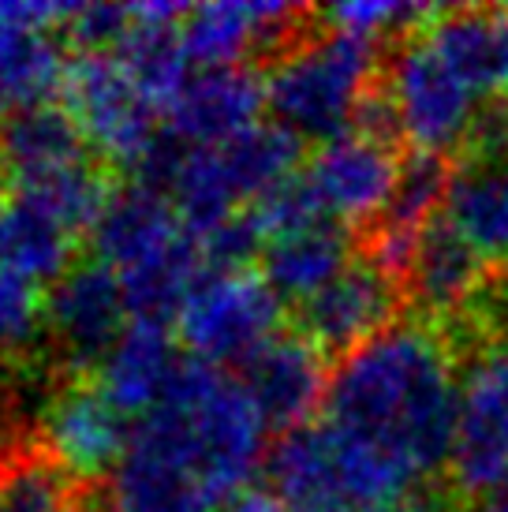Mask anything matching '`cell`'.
Returning a JSON list of instances; mask_svg holds the SVG:
<instances>
[{
  "label": "cell",
  "mask_w": 508,
  "mask_h": 512,
  "mask_svg": "<svg viewBox=\"0 0 508 512\" xmlns=\"http://www.w3.org/2000/svg\"><path fill=\"white\" fill-rule=\"evenodd\" d=\"M449 337L423 318L393 329L340 359L329 378L325 427L374 449L426 483L449 468L460 419V378Z\"/></svg>",
  "instance_id": "6da1fadb"
},
{
  "label": "cell",
  "mask_w": 508,
  "mask_h": 512,
  "mask_svg": "<svg viewBox=\"0 0 508 512\" xmlns=\"http://www.w3.org/2000/svg\"><path fill=\"white\" fill-rule=\"evenodd\" d=\"M381 68L378 45L322 23L266 68V109L296 139L325 146L352 135L355 109L381 79Z\"/></svg>",
  "instance_id": "7a4b0ae2"
},
{
  "label": "cell",
  "mask_w": 508,
  "mask_h": 512,
  "mask_svg": "<svg viewBox=\"0 0 508 512\" xmlns=\"http://www.w3.org/2000/svg\"><path fill=\"white\" fill-rule=\"evenodd\" d=\"M161 404L184 419L191 460L213 505L251 486L254 468L266 464V423L240 382L202 359L184 356Z\"/></svg>",
  "instance_id": "3957f363"
},
{
  "label": "cell",
  "mask_w": 508,
  "mask_h": 512,
  "mask_svg": "<svg viewBox=\"0 0 508 512\" xmlns=\"http://www.w3.org/2000/svg\"><path fill=\"white\" fill-rule=\"evenodd\" d=\"M381 79L396 101L400 128L411 150L456 161L464 157L479 128V98L430 49L423 30H411L389 45Z\"/></svg>",
  "instance_id": "277c9868"
},
{
  "label": "cell",
  "mask_w": 508,
  "mask_h": 512,
  "mask_svg": "<svg viewBox=\"0 0 508 512\" xmlns=\"http://www.w3.org/2000/svg\"><path fill=\"white\" fill-rule=\"evenodd\" d=\"M281 296L262 273H210L187 296L176 318L187 356L210 367H247L273 337H281Z\"/></svg>",
  "instance_id": "5b68a950"
},
{
  "label": "cell",
  "mask_w": 508,
  "mask_h": 512,
  "mask_svg": "<svg viewBox=\"0 0 508 512\" xmlns=\"http://www.w3.org/2000/svg\"><path fill=\"white\" fill-rule=\"evenodd\" d=\"M60 94L75 128L83 131L86 146L109 172L135 169L146 146L161 131L157 128L161 109L109 53H79L68 60Z\"/></svg>",
  "instance_id": "8992f818"
},
{
  "label": "cell",
  "mask_w": 508,
  "mask_h": 512,
  "mask_svg": "<svg viewBox=\"0 0 508 512\" xmlns=\"http://www.w3.org/2000/svg\"><path fill=\"white\" fill-rule=\"evenodd\" d=\"M508 483V341H486L467 356L460 419L449 460L456 498H490Z\"/></svg>",
  "instance_id": "52a82bcc"
},
{
  "label": "cell",
  "mask_w": 508,
  "mask_h": 512,
  "mask_svg": "<svg viewBox=\"0 0 508 512\" xmlns=\"http://www.w3.org/2000/svg\"><path fill=\"white\" fill-rule=\"evenodd\" d=\"M109 479L113 512H217L191 460L184 419L165 404L131 427L127 453Z\"/></svg>",
  "instance_id": "ba28073f"
},
{
  "label": "cell",
  "mask_w": 508,
  "mask_h": 512,
  "mask_svg": "<svg viewBox=\"0 0 508 512\" xmlns=\"http://www.w3.org/2000/svg\"><path fill=\"white\" fill-rule=\"evenodd\" d=\"M42 311L45 352L64 378L101 367V359L124 337V322L131 318L120 277L98 258L75 262L57 285H49Z\"/></svg>",
  "instance_id": "9c48e42d"
},
{
  "label": "cell",
  "mask_w": 508,
  "mask_h": 512,
  "mask_svg": "<svg viewBox=\"0 0 508 512\" xmlns=\"http://www.w3.org/2000/svg\"><path fill=\"white\" fill-rule=\"evenodd\" d=\"M131 427L124 412L105 397L98 378L68 374L53 385L38 419V445L83 486L113 475L124 460Z\"/></svg>",
  "instance_id": "30bf717a"
},
{
  "label": "cell",
  "mask_w": 508,
  "mask_h": 512,
  "mask_svg": "<svg viewBox=\"0 0 508 512\" xmlns=\"http://www.w3.org/2000/svg\"><path fill=\"white\" fill-rule=\"evenodd\" d=\"M400 311H404V288L359 258L333 285L299 303L296 333L325 359H348L385 329H393Z\"/></svg>",
  "instance_id": "8fae6325"
},
{
  "label": "cell",
  "mask_w": 508,
  "mask_h": 512,
  "mask_svg": "<svg viewBox=\"0 0 508 512\" xmlns=\"http://www.w3.org/2000/svg\"><path fill=\"white\" fill-rule=\"evenodd\" d=\"M400 169H404V154L396 146L374 143L352 131L314 150L307 180L325 214L340 221L352 236H359L393 206Z\"/></svg>",
  "instance_id": "7c38bea8"
},
{
  "label": "cell",
  "mask_w": 508,
  "mask_h": 512,
  "mask_svg": "<svg viewBox=\"0 0 508 512\" xmlns=\"http://www.w3.org/2000/svg\"><path fill=\"white\" fill-rule=\"evenodd\" d=\"M329 359L299 333H281L240 370V385L266 430L288 434L311 423L329 397Z\"/></svg>",
  "instance_id": "4fadbf2b"
},
{
  "label": "cell",
  "mask_w": 508,
  "mask_h": 512,
  "mask_svg": "<svg viewBox=\"0 0 508 512\" xmlns=\"http://www.w3.org/2000/svg\"><path fill=\"white\" fill-rule=\"evenodd\" d=\"M490 277L494 273L482 262V255L452 228V221L441 210L419 243V255H415L411 277L404 285V299L419 307L423 322L449 329L471 314V307L490 285Z\"/></svg>",
  "instance_id": "5bb4252c"
},
{
  "label": "cell",
  "mask_w": 508,
  "mask_h": 512,
  "mask_svg": "<svg viewBox=\"0 0 508 512\" xmlns=\"http://www.w3.org/2000/svg\"><path fill=\"white\" fill-rule=\"evenodd\" d=\"M266 109V75L254 68H198L176 90V98L161 109L165 128L176 131L191 146H217L232 135L262 124Z\"/></svg>",
  "instance_id": "9a60e30c"
},
{
  "label": "cell",
  "mask_w": 508,
  "mask_h": 512,
  "mask_svg": "<svg viewBox=\"0 0 508 512\" xmlns=\"http://www.w3.org/2000/svg\"><path fill=\"white\" fill-rule=\"evenodd\" d=\"M423 34L475 98H508V8H438Z\"/></svg>",
  "instance_id": "2e32d148"
},
{
  "label": "cell",
  "mask_w": 508,
  "mask_h": 512,
  "mask_svg": "<svg viewBox=\"0 0 508 512\" xmlns=\"http://www.w3.org/2000/svg\"><path fill=\"white\" fill-rule=\"evenodd\" d=\"M184 232L187 228L169 195L124 180V184L113 187L98 225L90 228V247H94L98 262L124 273L146 262V258L169 251Z\"/></svg>",
  "instance_id": "e0dca14e"
},
{
  "label": "cell",
  "mask_w": 508,
  "mask_h": 512,
  "mask_svg": "<svg viewBox=\"0 0 508 512\" xmlns=\"http://www.w3.org/2000/svg\"><path fill=\"white\" fill-rule=\"evenodd\" d=\"M176 341L157 322H131L113 352L101 359L98 385L124 415H150L165 400L176 367Z\"/></svg>",
  "instance_id": "ac0fdd59"
},
{
  "label": "cell",
  "mask_w": 508,
  "mask_h": 512,
  "mask_svg": "<svg viewBox=\"0 0 508 512\" xmlns=\"http://www.w3.org/2000/svg\"><path fill=\"white\" fill-rule=\"evenodd\" d=\"M352 251L355 240L348 228L340 221H318V225L296 228L288 236L269 240L258 266L277 296L307 303L352 266Z\"/></svg>",
  "instance_id": "d6986e66"
},
{
  "label": "cell",
  "mask_w": 508,
  "mask_h": 512,
  "mask_svg": "<svg viewBox=\"0 0 508 512\" xmlns=\"http://www.w3.org/2000/svg\"><path fill=\"white\" fill-rule=\"evenodd\" d=\"M68 60L49 30H30L15 0L0 4V116L49 105L64 86Z\"/></svg>",
  "instance_id": "ffe728a7"
},
{
  "label": "cell",
  "mask_w": 508,
  "mask_h": 512,
  "mask_svg": "<svg viewBox=\"0 0 508 512\" xmlns=\"http://www.w3.org/2000/svg\"><path fill=\"white\" fill-rule=\"evenodd\" d=\"M262 468H266V486L292 512L348 505L340 494L337 449H333V434L325 430V423L318 427L307 423V427L281 434L266 453Z\"/></svg>",
  "instance_id": "44dd1931"
},
{
  "label": "cell",
  "mask_w": 508,
  "mask_h": 512,
  "mask_svg": "<svg viewBox=\"0 0 508 512\" xmlns=\"http://www.w3.org/2000/svg\"><path fill=\"white\" fill-rule=\"evenodd\" d=\"M0 157H4L8 180H23V176L83 165L94 157V150L86 146L83 131L75 128L68 109L49 101V105L0 116Z\"/></svg>",
  "instance_id": "7402d4cb"
},
{
  "label": "cell",
  "mask_w": 508,
  "mask_h": 512,
  "mask_svg": "<svg viewBox=\"0 0 508 512\" xmlns=\"http://www.w3.org/2000/svg\"><path fill=\"white\" fill-rule=\"evenodd\" d=\"M445 217L490 270H508V195L494 161H456L445 195Z\"/></svg>",
  "instance_id": "603a6c76"
},
{
  "label": "cell",
  "mask_w": 508,
  "mask_h": 512,
  "mask_svg": "<svg viewBox=\"0 0 508 512\" xmlns=\"http://www.w3.org/2000/svg\"><path fill=\"white\" fill-rule=\"evenodd\" d=\"M0 266L30 285H57L75 266V232L42 206L12 195L0 214Z\"/></svg>",
  "instance_id": "cb8c5ba5"
},
{
  "label": "cell",
  "mask_w": 508,
  "mask_h": 512,
  "mask_svg": "<svg viewBox=\"0 0 508 512\" xmlns=\"http://www.w3.org/2000/svg\"><path fill=\"white\" fill-rule=\"evenodd\" d=\"M213 165L225 180L228 195L240 202H258L269 187L296 176V165L303 157V139L284 131L277 120L273 124H254V128L232 135L228 143L210 146Z\"/></svg>",
  "instance_id": "d4e9b609"
},
{
  "label": "cell",
  "mask_w": 508,
  "mask_h": 512,
  "mask_svg": "<svg viewBox=\"0 0 508 512\" xmlns=\"http://www.w3.org/2000/svg\"><path fill=\"white\" fill-rule=\"evenodd\" d=\"M116 277H120V288H124L131 322H157V326H165L169 318H180L187 296L206 277V266H202L195 236L184 232L169 251L146 258V262L116 273Z\"/></svg>",
  "instance_id": "484cf974"
},
{
  "label": "cell",
  "mask_w": 508,
  "mask_h": 512,
  "mask_svg": "<svg viewBox=\"0 0 508 512\" xmlns=\"http://www.w3.org/2000/svg\"><path fill=\"white\" fill-rule=\"evenodd\" d=\"M113 172L101 165L98 157H90L83 165H68V169H53L42 176H23L12 180V195L42 206L45 214H53L57 221L71 228V232H86L98 225L105 202L113 195L109 184Z\"/></svg>",
  "instance_id": "4316f807"
},
{
  "label": "cell",
  "mask_w": 508,
  "mask_h": 512,
  "mask_svg": "<svg viewBox=\"0 0 508 512\" xmlns=\"http://www.w3.org/2000/svg\"><path fill=\"white\" fill-rule=\"evenodd\" d=\"M83 490L38 438L0 456V512H68Z\"/></svg>",
  "instance_id": "83f0119b"
},
{
  "label": "cell",
  "mask_w": 508,
  "mask_h": 512,
  "mask_svg": "<svg viewBox=\"0 0 508 512\" xmlns=\"http://www.w3.org/2000/svg\"><path fill=\"white\" fill-rule=\"evenodd\" d=\"M116 64L139 83V90L157 109H165L191 75V57L180 27H154V23H131L124 42L116 45Z\"/></svg>",
  "instance_id": "f1b7e54d"
},
{
  "label": "cell",
  "mask_w": 508,
  "mask_h": 512,
  "mask_svg": "<svg viewBox=\"0 0 508 512\" xmlns=\"http://www.w3.org/2000/svg\"><path fill=\"white\" fill-rule=\"evenodd\" d=\"M49 359L45 311L38 288L0 266V367H23Z\"/></svg>",
  "instance_id": "f546056e"
},
{
  "label": "cell",
  "mask_w": 508,
  "mask_h": 512,
  "mask_svg": "<svg viewBox=\"0 0 508 512\" xmlns=\"http://www.w3.org/2000/svg\"><path fill=\"white\" fill-rule=\"evenodd\" d=\"M247 214L254 217V225L262 228L266 243L277 240V236H288V232H296V228L318 225V221H333V217L325 214L322 202H318V195H314L307 172H296V176L281 180L277 187H269L262 199L251 202Z\"/></svg>",
  "instance_id": "4dcf8cb0"
},
{
  "label": "cell",
  "mask_w": 508,
  "mask_h": 512,
  "mask_svg": "<svg viewBox=\"0 0 508 512\" xmlns=\"http://www.w3.org/2000/svg\"><path fill=\"white\" fill-rule=\"evenodd\" d=\"M195 243L198 255H202V266H206V277L210 273L247 270L254 258H262V251H266V236H262V228L254 225L251 214L228 217L217 228L195 236Z\"/></svg>",
  "instance_id": "1f68e13d"
},
{
  "label": "cell",
  "mask_w": 508,
  "mask_h": 512,
  "mask_svg": "<svg viewBox=\"0 0 508 512\" xmlns=\"http://www.w3.org/2000/svg\"><path fill=\"white\" fill-rule=\"evenodd\" d=\"M60 30L79 53H109L131 30V8L127 4H75V12Z\"/></svg>",
  "instance_id": "d6a6232c"
},
{
  "label": "cell",
  "mask_w": 508,
  "mask_h": 512,
  "mask_svg": "<svg viewBox=\"0 0 508 512\" xmlns=\"http://www.w3.org/2000/svg\"><path fill=\"white\" fill-rule=\"evenodd\" d=\"M217 512H288V505H284L269 486H243V490H236L232 498H225L221 505H217Z\"/></svg>",
  "instance_id": "836d02e7"
},
{
  "label": "cell",
  "mask_w": 508,
  "mask_h": 512,
  "mask_svg": "<svg viewBox=\"0 0 508 512\" xmlns=\"http://www.w3.org/2000/svg\"><path fill=\"white\" fill-rule=\"evenodd\" d=\"M68 512H113V501L101 498L98 486H86L83 494H79V501H75Z\"/></svg>",
  "instance_id": "e575fe53"
},
{
  "label": "cell",
  "mask_w": 508,
  "mask_h": 512,
  "mask_svg": "<svg viewBox=\"0 0 508 512\" xmlns=\"http://www.w3.org/2000/svg\"><path fill=\"white\" fill-rule=\"evenodd\" d=\"M486 512H508V483L486 498Z\"/></svg>",
  "instance_id": "d590c367"
},
{
  "label": "cell",
  "mask_w": 508,
  "mask_h": 512,
  "mask_svg": "<svg viewBox=\"0 0 508 512\" xmlns=\"http://www.w3.org/2000/svg\"><path fill=\"white\" fill-rule=\"evenodd\" d=\"M479 161H482V157H479ZM494 165H497V176H501V187H505V195H508V154L497 157Z\"/></svg>",
  "instance_id": "8d00e7d4"
},
{
  "label": "cell",
  "mask_w": 508,
  "mask_h": 512,
  "mask_svg": "<svg viewBox=\"0 0 508 512\" xmlns=\"http://www.w3.org/2000/svg\"><path fill=\"white\" fill-rule=\"evenodd\" d=\"M307 512H355L352 505H333V509H307Z\"/></svg>",
  "instance_id": "74e56055"
},
{
  "label": "cell",
  "mask_w": 508,
  "mask_h": 512,
  "mask_svg": "<svg viewBox=\"0 0 508 512\" xmlns=\"http://www.w3.org/2000/svg\"><path fill=\"white\" fill-rule=\"evenodd\" d=\"M0 214H4V202H0Z\"/></svg>",
  "instance_id": "f35d334b"
},
{
  "label": "cell",
  "mask_w": 508,
  "mask_h": 512,
  "mask_svg": "<svg viewBox=\"0 0 508 512\" xmlns=\"http://www.w3.org/2000/svg\"><path fill=\"white\" fill-rule=\"evenodd\" d=\"M0 169H4V157H0Z\"/></svg>",
  "instance_id": "ab89813d"
}]
</instances>
